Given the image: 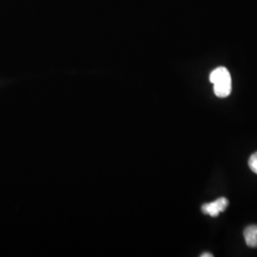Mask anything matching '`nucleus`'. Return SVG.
Masks as SVG:
<instances>
[{"label":"nucleus","mask_w":257,"mask_h":257,"mask_svg":"<svg viewBox=\"0 0 257 257\" xmlns=\"http://www.w3.org/2000/svg\"><path fill=\"white\" fill-rule=\"evenodd\" d=\"M244 238L249 248H257V225H250L244 230Z\"/></svg>","instance_id":"3"},{"label":"nucleus","mask_w":257,"mask_h":257,"mask_svg":"<svg viewBox=\"0 0 257 257\" xmlns=\"http://www.w3.org/2000/svg\"><path fill=\"white\" fill-rule=\"evenodd\" d=\"M210 81L213 84V92L217 97H228L231 92V76L225 67L214 69L210 74Z\"/></svg>","instance_id":"1"},{"label":"nucleus","mask_w":257,"mask_h":257,"mask_svg":"<svg viewBox=\"0 0 257 257\" xmlns=\"http://www.w3.org/2000/svg\"><path fill=\"white\" fill-rule=\"evenodd\" d=\"M228 205L229 200L225 197H220L213 202L204 204L202 206V212L205 214H209L212 217H216L227 209Z\"/></svg>","instance_id":"2"},{"label":"nucleus","mask_w":257,"mask_h":257,"mask_svg":"<svg viewBox=\"0 0 257 257\" xmlns=\"http://www.w3.org/2000/svg\"><path fill=\"white\" fill-rule=\"evenodd\" d=\"M248 167L249 169L257 175V152L249 157L248 159Z\"/></svg>","instance_id":"4"},{"label":"nucleus","mask_w":257,"mask_h":257,"mask_svg":"<svg viewBox=\"0 0 257 257\" xmlns=\"http://www.w3.org/2000/svg\"><path fill=\"white\" fill-rule=\"evenodd\" d=\"M201 257H212L213 256V254L212 253H210V252H204V253H202L201 255H200Z\"/></svg>","instance_id":"5"}]
</instances>
